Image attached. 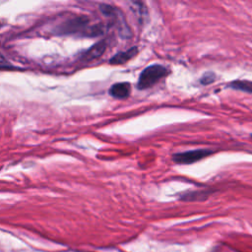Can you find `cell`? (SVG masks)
I'll return each instance as SVG.
<instances>
[{
  "mask_svg": "<svg viewBox=\"0 0 252 252\" xmlns=\"http://www.w3.org/2000/svg\"><path fill=\"white\" fill-rule=\"evenodd\" d=\"M202 196H203V192H191L189 194H185L183 197H182V200H201L202 199Z\"/></svg>",
  "mask_w": 252,
  "mask_h": 252,
  "instance_id": "obj_8",
  "label": "cell"
},
{
  "mask_svg": "<svg viewBox=\"0 0 252 252\" xmlns=\"http://www.w3.org/2000/svg\"><path fill=\"white\" fill-rule=\"evenodd\" d=\"M8 68H12V66L5 59V57L0 53V69H8Z\"/></svg>",
  "mask_w": 252,
  "mask_h": 252,
  "instance_id": "obj_10",
  "label": "cell"
},
{
  "mask_svg": "<svg viewBox=\"0 0 252 252\" xmlns=\"http://www.w3.org/2000/svg\"><path fill=\"white\" fill-rule=\"evenodd\" d=\"M138 48L137 46H133L125 51H121L116 53L112 58H110L109 63L112 65H120V64H124L127 61H129L130 59L134 58L137 53H138Z\"/></svg>",
  "mask_w": 252,
  "mask_h": 252,
  "instance_id": "obj_3",
  "label": "cell"
},
{
  "mask_svg": "<svg viewBox=\"0 0 252 252\" xmlns=\"http://www.w3.org/2000/svg\"><path fill=\"white\" fill-rule=\"evenodd\" d=\"M106 49V43L104 40L102 41H99L97 43H95L94 45H93L89 50H87L84 54V59L87 60V61H90V60H94V59H96L98 57H100L103 52L105 51Z\"/></svg>",
  "mask_w": 252,
  "mask_h": 252,
  "instance_id": "obj_6",
  "label": "cell"
},
{
  "mask_svg": "<svg viewBox=\"0 0 252 252\" xmlns=\"http://www.w3.org/2000/svg\"><path fill=\"white\" fill-rule=\"evenodd\" d=\"M131 85L127 82L116 83L109 89V94L115 98H126L130 95Z\"/></svg>",
  "mask_w": 252,
  "mask_h": 252,
  "instance_id": "obj_4",
  "label": "cell"
},
{
  "mask_svg": "<svg viewBox=\"0 0 252 252\" xmlns=\"http://www.w3.org/2000/svg\"><path fill=\"white\" fill-rule=\"evenodd\" d=\"M212 154L213 152L209 150H194V151L174 154L172 156V159L175 163H178V164H191Z\"/></svg>",
  "mask_w": 252,
  "mask_h": 252,
  "instance_id": "obj_2",
  "label": "cell"
},
{
  "mask_svg": "<svg viewBox=\"0 0 252 252\" xmlns=\"http://www.w3.org/2000/svg\"><path fill=\"white\" fill-rule=\"evenodd\" d=\"M229 87L235 90H239L252 94V81L248 80H235L229 84Z\"/></svg>",
  "mask_w": 252,
  "mask_h": 252,
  "instance_id": "obj_7",
  "label": "cell"
},
{
  "mask_svg": "<svg viewBox=\"0 0 252 252\" xmlns=\"http://www.w3.org/2000/svg\"><path fill=\"white\" fill-rule=\"evenodd\" d=\"M215 81V74L214 73H206L202 78H201V83L203 85H208V84H211L212 82Z\"/></svg>",
  "mask_w": 252,
  "mask_h": 252,
  "instance_id": "obj_9",
  "label": "cell"
},
{
  "mask_svg": "<svg viewBox=\"0 0 252 252\" xmlns=\"http://www.w3.org/2000/svg\"><path fill=\"white\" fill-rule=\"evenodd\" d=\"M89 23L88 18L86 17H78L75 19H72L64 24L63 31L67 32H75L78 31H82Z\"/></svg>",
  "mask_w": 252,
  "mask_h": 252,
  "instance_id": "obj_5",
  "label": "cell"
},
{
  "mask_svg": "<svg viewBox=\"0 0 252 252\" xmlns=\"http://www.w3.org/2000/svg\"><path fill=\"white\" fill-rule=\"evenodd\" d=\"M168 74V70L159 64H154L145 68L140 76L137 83L139 90H146L152 88L158 81L164 78Z\"/></svg>",
  "mask_w": 252,
  "mask_h": 252,
  "instance_id": "obj_1",
  "label": "cell"
}]
</instances>
